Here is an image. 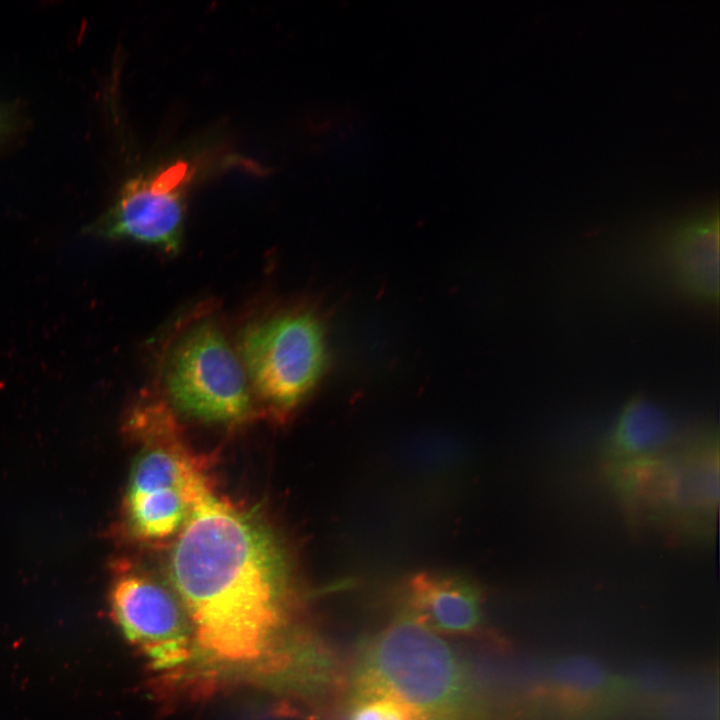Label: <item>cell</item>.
<instances>
[{
  "label": "cell",
  "mask_w": 720,
  "mask_h": 720,
  "mask_svg": "<svg viewBox=\"0 0 720 720\" xmlns=\"http://www.w3.org/2000/svg\"><path fill=\"white\" fill-rule=\"evenodd\" d=\"M405 600L402 613L440 636L474 638L482 634L481 593L465 579L418 575L409 583Z\"/></svg>",
  "instance_id": "8"
},
{
  "label": "cell",
  "mask_w": 720,
  "mask_h": 720,
  "mask_svg": "<svg viewBox=\"0 0 720 720\" xmlns=\"http://www.w3.org/2000/svg\"><path fill=\"white\" fill-rule=\"evenodd\" d=\"M195 175L190 162L176 160L130 178L101 224L105 235L175 252L180 245L188 187Z\"/></svg>",
  "instance_id": "6"
},
{
  "label": "cell",
  "mask_w": 720,
  "mask_h": 720,
  "mask_svg": "<svg viewBox=\"0 0 720 720\" xmlns=\"http://www.w3.org/2000/svg\"><path fill=\"white\" fill-rule=\"evenodd\" d=\"M343 720H414L395 698L374 691H347L342 703Z\"/></svg>",
  "instance_id": "11"
},
{
  "label": "cell",
  "mask_w": 720,
  "mask_h": 720,
  "mask_svg": "<svg viewBox=\"0 0 720 720\" xmlns=\"http://www.w3.org/2000/svg\"><path fill=\"white\" fill-rule=\"evenodd\" d=\"M674 428L665 411L650 400L635 398L621 411L610 435L607 454L614 464L666 453Z\"/></svg>",
  "instance_id": "10"
},
{
  "label": "cell",
  "mask_w": 720,
  "mask_h": 720,
  "mask_svg": "<svg viewBox=\"0 0 720 720\" xmlns=\"http://www.w3.org/2000/svg\"><path fill=\"white\" fill-rule=\"evenodd\" d=\"M670 256L681 286L707 302L719 298V227L717 218L704 219L681 229Z\"/></svg>",
  "instance_id": "9"
},
{
  "label": "cell",
  "mask_w": 720,
  "mask_h": 720,
  "mask_svg": "<svg viewBox=\"0 0 720 720\" xmlns=\"http://www.w3.org/2000/svg\"><path fill=\"white\" fill-rule=\"evenodd\" d=\"M347 680V691L389 695L414 720L483 719L471 665L440 635L404 613L362 642Z\"/></svg>",
  "instance_id": "2"
},
{
  "label": "cell",
  "mask_w": 720,
  "mask_h": 720,
  "mask_svg": "<svg viewBox=\"0 0 720 720\" xmlns=\"http://www.w3.org/2000/svg\"><path fill=\"white\" fill-rule=\"evenodd\" d=\"M131 423L144 444L129 477L127 526L135 539L158 543L179 533L195 503L211 488L201 461L181 441L165 403L140 405Z\"/></svg>",
  "instance_id": "3"
},
{
  "label": "cell",
  "mask_w": 720,
  "mask_h": 720,
  "mask_svg": "<svg viewBox=\"0 0 720 720\" xmlns=\"http://www.w3.org/2000/svg\"><path fill=\"white\" fill-rule=\"evenodd\" d=\"M8 126V119L6 114L0 109V136L4 133Z\"/></svg>",
  "instance_id": "12"
},
{
  "label": "cell",
  "mask_w": 720,
  "mask_h": 720,
  "mask_svg": "<svg viewBox=\"0 0 720 720\" xmlns=\"http://www.w3.org/2000/svg\"><path fill=\"white\" fill-rule=\"evenodd\" d=\"M168 575L198 644L223 661H250L281 624L290 587L278 540L253 515L206 492L169 554Z\"/></svg>",
  "instance_id": "1"
},
{
  "label": "cell",
  "mask_w": 720,
  "mask_h": 720,
  "mask_svg": "<svg viewBox=\"0 0 720 720\" xmlns=\"http://www.w3.org/2000/svg\"><path fill=\"white\" fill-rule=\"evenodd\" d=\"M163 385L175 409L204 422L236 424L252 409L237 351L212 320L195 323L177 339L164 365Z\"/></svg>",
  "instance_id": "5"
},
{
  "label": "cell",
  "mask_w": 720,
  "mask_h": 720,
  "mask_svg": "<svg viewBox=\"0 0 720 720\" xmlns=\"http://www.w3.org/2000/svg\"><path fill=\"white\" fill-rule=\"evenodd\" d=\"M114 616L127 639L155 668H170L190 656L192 625L167 586L142 573L121 576L112 590Z\"/></svg>",
  "instance_id": "7"
},
{
  "label": "cell",
  "mask_w": 720,
  "mask_h": 720,
  "mask_svg": "<svg viewBox=\"0 0 720 720\" xmlns=\"http://www.w3.org/2000/svg\"><path fill=\"white\" fill-rule=\"evenodd\" d=\"M252 394L288 414L318 385L327 368L325 326L311 308H286L248 323L236 348Z\"/></svg>",
  "instance_id": "4"
}]
</instances>
